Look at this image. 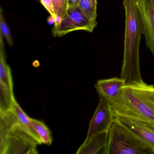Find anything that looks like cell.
Wrapping results in <instances>:
<instances>
[{
	"instance_id": "1",
	"label": "cell",
	"mask_w": 154,
	"mask_h": 154,
	"mask_svg": "<svg viewBox=\"0 0 154 154\" xmlns=\"http://www.w3.org/2000/svg\"><path fill=\"white\" fill-rule=\"evenodd\" d=\"M125 11L124 54L121 78L125 85L144 82L140 73V45L143 28L137 0H123Z\"/></svg>"
},
{
	"instance_id": "2",
	"label": "cell",
	"mask_w": 154,
	"mask_h": 154,
	"mask_svg": "<svg viewBox=\"0 0 154 154\" xmlns=\"http://www.w3.org/2000/svg\"><path fill=\"white\" fill-rule=\"evenodd\" d=\"M0 154H38L40 145L11 110L0 112Z\"/></svg>"
},
{
	"instance_id": "3",
	"label": "cell",
	"mask_w": 154,
	"mask_h": 154,
	"mask_svg": "<svg viewBox=\"0 0 154 154\" xmlns=\"http://www.w3.org/2000/svg\"><path fill=\"white\" fill-rule=\"evenodd\" d=\"M109 102L115 116L138 119L154 125V106L143 95L138 84L124 85Z\"/></svg>"
},
{
	"instance_id": "4",
	"label": "cell",
	"mask_w": 154,
	"mask_h": 154,
	"mask_svg": "<svg viewBox=\"0 0 154 154\" xmlns=\"http://www.w3.org/2000/svg\"><path fill=\"white\" fill-rule=\"evenodd\" d=\"M152 154L117 122L109 130L108 154Z\"/></svg>"
},
{
	"instance_id": "5",
	"label": "cell",
	"mask_w": 154,
	"mask_h": 154,
	"mask_svg": "<svg viewBox=\"0 0 154 154\" xmlns=\"http://www.w3.org/2000/svg\"><path fill=\"white\" fill-rule=\"evenodd\" d=\"M97 21L87 18L82 13L78 5L68 8L61 21L54 25L52 34L55 37H62L66 34L77 30L92 32L97 26Z\"/></svg>"
},
{
	"instance_id": "6",
	"label": "cell",
	"mask_w": 154,
	"mask_h": 154,
	"mask_svg": "<svg viewBox=\"0 0 154 154\" xmlns=\"http://www.w3.org/2000/svg\"><path fill=\"white\" fill-rule=\"evenodd\" d=\"M116 121L154 154V125L138 119L115 116Z\"/></svg>"
},
{
	"instance_id": "7",
	"label": "cell",
	"mask_w": 154,
	"mask_h": 154,
	"mask_svg": "<svg viewBox=\"0 0 154 154\" xmlns=\"http://www.w3.org/2000/svg\"><path fill=\"white\" fill-rule=\"evenodd\" d=\"M100 97L98 106L90 122L86 138L96 133L109 131L115 121L110 103L102 97Z\"/></svg>"
},
{
	"instance_id": "8",
	"label": "cell",
	"mask_w": 154,
	"mask_h": 154,
	"mask_svg": "<svg viewBox=\"0 0 154 154\" xmlns=\"http://www.w3.org/2000/svg\"><path fill=\"white\" fill-rule=\"evenodd\" d=\"M147 48L154 57V0H137Z\"/></svg>"
},
{
	"instance_id": "9",
	"label": "cell",
	"mask_w": 154,
	"mask_h": 154,
	"mask_svg": "<svg viewBox=\"0 0 154 154\" xmlns=\"http://www.w3.org/2000/svg\"><path fill=\"white\" fill-rule=\"evenodd\" d=\"M109 130L96 133L85 139L76 154H108Z\"/></svg>"
},
{
	"instance_id": "10",
	"label": "cell",
	"mask_w": 154,
	"mask_h": 154,
	"mask_svg": "<svg viewBox=\"0 0 154 154\" xmlns=\"http://www.w3.org/2000/svg\"><path fill=\"white\" fill-rule=\"evenodd\" d=\"M125 85L124 80L122 78H113L99 80L95 87L99 97L105 98L110 101L115 98Z\"/></svg>"
},
{
	"instance_id": "11",
	"label": "cell",
	"mask_w": 154,
	"mask_h": 154,
	"mask_svg": "<svg viewBox=\"0 0 154 154\" xmlns=\"http://www.w3.org/2000/svg\"><path fill=\"white\" fill-rule=\"evenodd\" d=\"M3 38L0 35V83L8 89L13 90L10 67L6 62Z\"/></svg>"
},
{
	"instance_id": "12",
	"label": "cell",
	"mask_w": 154,
	"mask_h": 154,
	"mask_svg": "<svg viewBox=\"0 0 154 154\" xmlns=\"http://www.w3.org/2000/svg\"><path fill=\"white\" fill-rule=\"evenodd\" d=\"M11 110L16 115L19 121L30 131V133L32 134L35 139L37 140L39 144L41 145V144H43L42 140L38 137L37 133H36L35 129L32 126V123H31V118L29 117L28 115L24 112V111L22 110L19 104L16 101V100L13 103Z\"/></svg>"
},
{
	"instance_id": "13",
	"label": "cell",
	"mask_w": 154,
	"mask_h": 154,
	"mask_svg": "<svg viewBox=\"0 0 154 154\" xmlns=\"http://www.w3.org/2000/svg\"><path fill=\"white\" fill-rule=\"evenodd\" d=\"M31 123L42 142L48 146H50L53 141L51 131L46 125L41 121L31 119Z\"/></svg>"
},
{
	"instance_id": "14",
	"label": "cell",
	"mask_w": 154,
	"mask_h": 154,
	"mask_svg": "<svg viewBox=\"0 0 154 154\" xmlns=\"http://www.w3.org/2000/svg\"><path fill=\"white\" fill-rule=\"evenodd\" d=\"M0 112H6L11 110L12 105L16 101L13 90L6 88L1 85Z\"/></svg>"
},
{
	"instance_id": "15",
	"label": "cell",
	"mask_w": 154,
	"mask_h": 154,
	"mask_svg": "<svg viewBox=\"0 0 154 154\" xmlns=\"http://www.w3.org/2000/svg\"><path fill=\"white\" fill-rule=\"evenodd\" d=\"M78 7L85 16L93 21L97 18V0H80Z\"/></svg>"
},
{
	"instance_id": "16",
	"label": "cell",
	"mask_w": 154,
	"mask_h": 154,
	"mask_svg": "<svg viewBox=\"0 0 154 154\" xmlns=\"http://www.w3.org/2000/svg\"><path fill=\"white\" fill-rule=\"evenodd\" d=\"M54 11L56 16L54 25H57L62 20L67 12L69 6L68 0H51Z\"/></svg>"
},
{
	"instance_id": "17",
	"label": "cell",
	"mask_w": 154,
	"mask_h": 154,
	"mask_svg": "<svg viewBox=\"0 0 154 154\" xmlns=\"http://www.w3.org/2000/svg\"><path fill=\"white\" fill-rule=\"evenodd\" d=\"M0 35L2 36L10 47L12 46L14 42L11 36L10 29L5 21L4 16L2 14V10L0 9Z\"/></svg>"
},
{
	"instance_id": "18",
	"label": "cell",
	"mask_w": 154,
	"mask_h": 154,
	"mask_svg": "<svg viewBox=\"0 0 154 154\" xmlns=\"http://www.w3.org/2000/svg\"><path fill=\"white\" fill-rule=\"evenodd\" d=\"M139 87L146 100L154 106V85L146 83L139 84Z\"/></svg>"
},
{
	"instance_id": "19",
	"label": "cell",
	"mask_w": 154,
	"mask_h": 154,
	"mask_svg": "<svg viewBox=\"0 0 154 154\" xmlns=\"http://www.w3.org/2000/svg\"><path fill=\"white\" fill-rule=\"evenodd\" d=\"M40 1L42 5L48 11V13L50 14V16H52L55 20L56 21V16L54 11L52 1L51 0H40Z\"/></svg>"
},
{
	"instance_id": "20",
	"label": "cell",
	"mask_w": 154,
	"mask_h": 154,
	"mask_svg": "<svg viewBox=\"0 0 154 154\" xmlns=\"http://www.w3.org/2000/svg\"><path fill=\"white\" fill-rule=\"evenodd\" d=\"M80 0H68L69 8L78 5Z\"/></svg>"
},
{
	"instance_id": "21",
	"label": "cell",
	"mask_w": 154,
	"mask_h": 154,
	"mask_svg": "<svg viewBox=\"0 0 154 154\" xmlns=\"http://www.w3.org/2000/svg\"><path fill=\"white\" fill-rule=\"evenodd\" d=\"M48 22L50 24H54L55 22V20L52 17V16H50V17L48 18Z\"/></svg>"
}]
</instances>
